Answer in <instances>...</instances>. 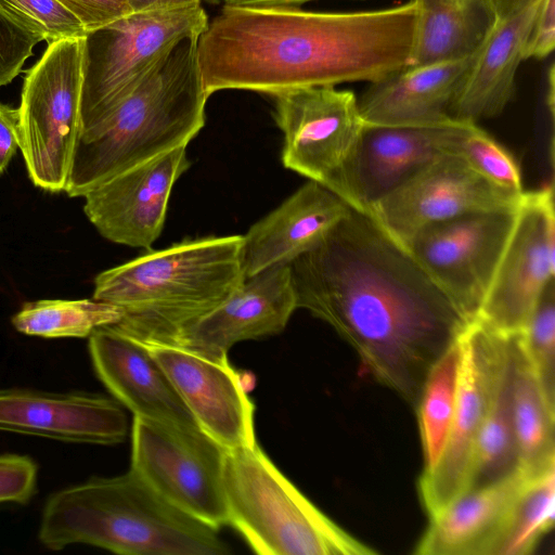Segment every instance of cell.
Masks as SVG:
<instances>
[{
  "label": "cell",
  "instance_id": "cell-1",
  "mask_svg": "<svg viewBox=\"0 0 555 555\" xmlns=\"http://www.w3.org/2000/svg\"><path fill=\"white\" fill-rule=\"evenodd\" d=\"M288 264L297 308L330 324L376 382L411 403L468 323L408 248L354 209Z\"/></svg>",
  "mask_w": 555,
  "mask_h": 555
},
{
  "label": "cell",
  "instance_id": "cell-2",
  "mask_svg": "<svg viewBox=\"0 0 555 555\" xmlns=\"http://www.w3.org/2000/svg\"><path fill=\"white\" fill-rule=\"evenodd\" d=\"M420 9L414 0L371 11L324 13L223 5L197 40L207 95H270L307 87L377 81L412 65Z\"/></svg>",
  "mask_w": 555,
  "mask_h": 555
},
{
  "label": "cell",
  "instance_id": "cell-3",
  "mask_svg": "<svg viewBox=\"0 0 555 555\" xmlns=\"http://www.w3.org/2000/svg\"><path fill=\"white\" fill-rule=\"evenodd\" d=\"M198 36L178 41L113 115L79 135L65 188L83 197L115 176L180 146L205 126V92L197 63Z\"/></svg>",
  "mask_w": 555,
  "mask_h": 555
},
{
  "label": "cell",
  "instance_id": "cell-4",
  "mask_svg": "<svg viewBox=\"0 0 555 555\" xmlns=\"http://www.w3.org/2000/svg\"><path fill=\"white\" fill-rule=\"evenodd\" d=\"M49 550L81 543L124 555H225L217 530L180 511L131 468L51 494L38 533Z\"/></svg>",
  "mask_w": 555,
  "mask_h": 555
},
{
  "label": "cell",
  "instance_id": "cell-5",
  "mask_svg": "<svg viewBox=\"0 0 555 555\" xmlns=\"http://www.w3.org/2000/svg\"><path fill=\"white\" fill-rule=\"evenodd\" d=\"M243 235L186 238L99 273L93 298L125 312L118 330L164 343L220 306L245 281Z\"/></svg>",
  "mask_w": 555,
  "mask_h": 555
},
{
  "label": "cell",
  "instance_id": "cell-6",
  "mask_svg": "<svg viewBox=\"0 0 555 555\" xmlns=\"http://www.w3.org/2000/svg\"><path fill=\"white\" fill-rule=\"evenodd\" d=\"M222 477L229 525L258 554H377L314 506L257 442L225 450Z\"/></svg>",
  "mask_w": 555,
  "mask_h": 555
},
{
  "label": "cell",
  "instance_id": "cell-7",
  "mask_svg": "<svg viewBox=\"0 0 555 555\" xmlns=\"http://www.w3.org/2000/svg\"><path fill=\"white\" fill-rule=\"evenodd\" d=\"M208 25L202 4L132 12L82 39L81 133L105 122L178 41Z\"/></svg>",
  "mask_w": 555,
  "mask_h": 555
},
{
  "label": "cell",
  "instance_id": "cell-8",
  "mask_svg": "<svg viewBox=\"0 0 555 555\" xmlns=\"http://www.w3.org/2000/svg\"><path fill=\"white\" fill-rule=\"evenodd\" d=\"M82 39L48 43L21 94L20 149L35 186L65 191L81 132Z\"/></svg>",
  "mask_w": 555,
  "mask_h": 555
},
{
  "label": "cell",
  "instance_id": "cell-9",
  "mask_svg": "<svg viewBox=\"0 0 555 555\" xmlns=\"http://www.w3.org/2000/svg\"><path fill=\"white\" fill-rule=\"evenodd\" d=\"M272 98L273 118L284 135L283 165L332 191L356 210L352 168L366 125L354 93L318 86Z\"/></svg>",
  "mask_w": 555,
  "mask_h": 555
},
{
  "label": "cell",
  "instance_id": "cell-10",
  "mask_svg": "<svg viewBox=\"0 0 555 555\" xmlns=\"http://www.w3.org/2000/svg\"><path fill=\"white\" fill-rule=\"evenodd\" d=\"M224 452L202 430L133 416L130 468L170 504L216 530L229 525Z\"/></svg>",
  "mask_w": 555,
  "mask_h": 555
},
{
  "label": "cell",
  "instance_id": "cell-11",
  "mask_svg": "<svg viewBox=\"0 0 555 555\" xmlns=\"http://www.w3.org/2000/svg\"><path fill=\"white\" fill-rule=\"evenodd\" d=\"M553 184L524 192L513 227L475 320L491 332L520 335L555 275Z\"/></svg>",
  "mask_w": 555,
  "mask_h": 555
},
{
  "label": "cell",
  "instance_id": "cell-12",
  "mask_svg": "<svg viewBox=\"0 0 555 555\" xmlns=\"http://www.w3.org/2000/svg\"><path fill=\"white\" fill-rule=\"evenodd\" d=\"M516 209L474 211L429 224L406 246L468 322L477 317Z\"/></svg>",
  "mask_w": 555,
  "mask_h": 555
},
{
  "label": "cell",
  "instance_id": "cell-13",
  "mask_svg": "<svg viewBox=\"0 0 555 555\" xmlns=\"http://www.w3.org/2000/svg\"><path fill=\"white\" fill-rule=\"evenodd\" d=\"M508 338L477 320L468 322L459 335L460 382L450 433L439 461L418 480L420 496L429 517L466 491L477 437Z\"/></svg>",
  "mask_w": 555,
  "mask_h": 555
},
{
  "label": "cell",
  "instance_id": "cell-14",
  "mask_svg": "<svg viewBox=\"0 0 555 555\" xmlns=\"http://www.w3.org/2000/svg\"><path fill=\"white\" fill-rule=\"evenodd\" d=\"M522 194L494 185L459 156L444 154L372 203L369 216L406 248L429 224L474 211L516 208Z\"/></svg>",
  "mask_w": 555,
  "mask_h": 555
},
{
  "label": "cell",
  "instance_id": "cell-15",
  "mask_svg": "<svg viewBox=\"0 0 555 555\" xmlns=\"http://www.w3.org/2000/svg\"><path fill=\"white\" fill-rule=\"evenodd\" d=\"M189 167L186 146L177 147L87 192L83 212L104 238L150 250L163 231L172 188Z\"/></svg>",
  "mask_w": 555,
  "mask_h": 555
},
{
  "label": "cell",
  "instance_id": "cell-16",
  "mask_svg": "<svg viewBox=\"0 0 555 555\" xmlns=\"http://www.w3.org/2000/svg\"><path fill=\"white\" fill-rule=\"evenodd\" d=\"M143 344L204 434L225 450L257 442L255 405L228 359H212L177 345Z\"/></svg>",
  "mask_w": 555,
  "mask_h": 555
},
{
  "label": "cell",
  "instance_id": "cell-17",
  "mask_svg": "<svg viewBox=\"0 0 555 555\" xmlns=\"http://www.w3.org/2000/svg\"><path fill=\"white\" fill-rule=\"evenodd\" d=\"M296 309L289 264H275L246 278L220 306L162 344L228 359V351L240 341L283 332Z\"/></svg>",
  "mask_w": 555,
  "mask_h": 555
},
{
  "label": "cell",
  "instance_id": "cell-18",
  "mask_svg": "<svg viewBox=\"0 0 555 555\" xmlns=\"http://www.w3.org/2000/svg\"><path fill=\"white\" fill-rule=\"evenodd\" d=\"M0 431L112 446L128 434L120 403L90 392L0 389Z\"/></svg>",
  "mask_w": 555,
  "mask_h": 555
},
{
  "label": "cell",
  "instance_id": "cell-19",
  "mask_svg": "<svg viewBox=\"0 0 555 555\" xmlns=\"http://www.w3.org/2000/svg\"><path fill=\"white\" fill-rule=\"evenodd\" d=\"M88 349L96 376L133 416L201 430L171 380L146 346L114 325L96 328Z\"/></svg>",
  "mask_w": 555,
  "mask_h": 555
},
{
  "label": "cell",
  "instance_id": "cell-20",
  "mask_svg": "<svg viewBox=\"0 0 555 555\" xmlns=\"http://www.w3.org/2000/svg\"><path fill=\"white\" fill-rule=\"evenodd\" d=\"M539 4L540 0H494L493 21L452 103V117L477 124L504 111L514 95Z\"/></svg>",
  "mask_w": 555,
  "mask_h": 555
},
{
  "label": "cell",
  "instance_id": "cell-21",
  "mask_svg": "<svg viewBox=\"0 0 555 555\" xmlns=\"http://www.w3.org/2000/svg\"><path fill=\"white\" fill-rule=\"evenodd\" d=\"M477 50L466 56L409 66L369 87L358 99L366 126L433 127L449 121L452 103Z\"/></svg>",
  "mask_w": 555,
  "mask_h": 555
},
{
  "label": "cell",
  "instance_id": "cell-22",
  "mask_svg": "<svg viewBox=\"0 0 555 555\" xmlns=\"http://www.w3.org/2000/svg\"><path fill=\"white\" fill-rule=\"evenodd\" d=\"M351 210L338 195L309 180L243 235L245 279L311 250Z\"/></svg>",
  "mask_w": 555,
  "mask_h": 555
},
{
  "label": "cell",
  "instance_id": "cell-23",
  "mask_svg": "<svg viewBox=\"0 0 555 555\" xmlns=\"http://www.w3.org/2000/svg\"><path fill=\"white\" fill-rule=\"evenodd\" d=\"M462 119L433 127L365 126L354 158L351 185L356 210L369 206L423 167L450 154Z\"/></svg>",
  "mask_w": 555,
  "mask_h": 555
},
{
  "label": "cell",
  "instance_id": "cell-24",
  "mask_svg": "<svg viewBox=\"0 0 555 555\" xmlns=\"http://www.w3.org/2000/svg\"><path fill=\"white\" fill-rule=\"evenodd\" d=\"M526 477L518 468L501 480L459 495L430 517L414 554L489 555L504 517Z\"/></svg>",
  "mask_w": 555,
  "mask_h": 555
},
{
  "label": "cell",
  "instance_id": "cell-25",
  "mask_svg": "<svg viewBox=\"0 0 555 555\" xmlns=\"http://www.w3.org/2000/svg\"><path fill=\"white\" fill-rule=\"evenodd\" d=\"M420 9L411 66L463 57L482 43L494 0H414Z\"/></svg>",
  "mask_w": 555,
  "mask_h": 555
},
{
  "label": "cell",
  "instance_id": "cell-26",
  "mask_svg": "<svg viewBox=\"0 0 555 555\" xmlns=\"http://www.w3.org/2000/svg\"><path fill=\"white\" fill-rule=\"evenodd\" d=\"M511 398L519 468L530 476L555 463V406L525 357L519 335L512 338Z\"/></svg>",
  "mask_w": 555,
  "mask_h": 555
},
{
  "label": "cell",
  "instance_id": "cell-27",
  "mask_svg": "<svg viewBox=\"0 0 555 555\" xmlns=\"http://www.w3.org/2000/svg\"><path fill=\"white\" fill-rule=\"evenodd\" d=\"M512 338L493 379L466 491L501 480L519 468L511 398Z\"/></svg>",
  "mask_w": 555,
  "mask_h": 555
},
{
  "label": "cell",
  "instance_id": "cell-28",
  "mask_svg": "<svg viewBox=\"0 0 555 555\" xmlns=\"http://www.w3.org/2000/svg\"><path fill=\"white\" fill-rule=\"evenodd\" d=\"M555 521V463L527 476L514 498L489 555H529Z\"/></svg>",
  "mask_w": 555,
  "mask_h": 555
},
{
  "label": "cell",
  "instance_id": "cell-29",
  "mask_svg": "<svg viewBox=\"0 0 555 555\" xmlns=\"http://www.w3.org/2000/svg\"><path fill=\"white\" fill-rule=\"evenodd\" d=\"M460 369L457 336L430 366L416 402L424 472L435 467L446 447L456 408Z\"/></svg>",
  "mask_w": 555,
  "mask_h": 555
},
{
  "label": "cell",
  "instance_id": "cell-30",
  "mask_svg": "<svg viewBox=\"0 0 555 555\" xmlns=\"http://www.w3.org/2000/svg\"><path fill=\"white\" fill-rule=\"evenodd\" d=\"M124 310L98 299H41L25 302L12 317L18 332L44 338L89 337L93 331L114 325Z\"/></svg>",
  "mask_w": 555,
  "mask_h": 555
},
{
  "label": "cell",
  "instance_id": "cell-31",
  "mask_svg": "<svg viewBox=\"0 0 555 555\" xmlns=\"http://www.w3.org/2000/svg\"><path fill=\"white\" fill-rule=\"evenodd\" d=\"M456 155L494 185L522 194L520 168L513 155L476 122L462 120L451 144Z\"/></svg>",
  "mask_w": 555,
  "mask_h": 555
},
{
  "label": "cell",
  "instance_id": "cell-32",
  "mask_svg": "<svg viewBox=\"0 0 555 555\" xmlns=\"http://www.w3.org/2000/svg\"><path fill=\"white\" fill-rule=\"evenodd\" d=\"M519 343L547 401L555 406V282L543 289Z\"/></svg>",
  "mask_w": 555,
  "mask_h": 555
},
{
  "label": "cell",
  "instance_id": "cell-33",
  "mask_svg": "<svg viewBox=\"0 0 555 555\" xmlns=\"http://www.w3.org/2000/svg\"><path fill=\"white\" fill-rule=\"evenodd\" d=\"M0 9L48 43L85 38L87 34L81 22L57 0H0Z\"/></svg>",
  "mask_w": 555,
  "mask_h": 555
},
{
  "label": "cell",
  "instance_id": "cell-34",
  "mask_svg": "<svg viewBox=\"0 0 555 555\" xmlns=\"http://www.w3.org/2000/svg\"><path fill=\"white\" fill-rule=\"evenodd\" d=\"M41 39L0 9V88L10 83Z\"/></svg>",
  "mask_w": 555,
  "mask_h": 555
},
{
  "label": "cell",
  "instance_id": "cell-35",
  "mask_svg": "<svg viewBox=\"0 0 555 555\" xmlns=\"http://www.w3.org/2000/svg\"><path fill=\"white\" fill-rule=\"evenodd\" d=\"M38 466L28 455L0 454V504H26L37 490Z\"/></svg>",
  "mask_w": 555,
  "mask_h": 555
},
{
  "label": "cell",
  "instance_id": "cell-36",
  "mask_svg": "<svg viewBox=\"0 0 555 555\" xmlns=\"http://www.w3.org/2000/svg\"><path fill=\"white\" fill-rule=\"evenodd\" d=\"M72 12L87 31L105 26L132 10L127 0H57Z\"/></svg>",
  "mask_w": 555,
  "mask_h": 555
},
{
  "label": "cell",
  "instance_id": "cell-37",
  "mask_svg": "<svg viewBox=\"0 0 555 555\" xmlns=\"http://www.w3.org/2000/svg\"><path fill=\"white\" fill-rule=\"evenodd\" d=\"M555 46V0H540L532 28L525 49V61L543 60Z\"/></svg>",
  "mask_w": 555,
  "mask_h": 555
},
{
  "label": "cell",
  "instance_id": "cell-38",
  "mask_svg": "<svg viewBox=\"0 0 555 555\" xmlns=\"http://www.w3.org/2000/svg\"><path fill=\"white\" fill-rule=\"evenodd\" d=\"M20 109L0 102V176L21 145Z\"/></svg>",
  "mask_w": 555,
  "mask_h": 555
},
{
  "label": "cell",
  "instance_id": "cell-39",
  "mask_svg": "<svg viewBox=\"0 0 555 555\" xmlns=\"http://www.w3.org/2000/svg\"><path fill=\"white\" fill-rule=\"evenodd\" d=\"M132 12H144L202 4L203 0H127Z\"/></svg>",
  "mask_w": 555,
  "mask_h": 555
},
{
  "label": "cell",
  "instance_id": "cell-40",
  "mask_svg": "<svg viewBox=\"0 0 555 555\" xmlns=\"http://www.w3.org/2000/svg\"><path fill=\"white\" fill-rule=\"evenodd\" d=\"M313 0H222L224 5L245 8H289Z\"/></svg>",
  "mask_w": 555,
  "mask_h": 555
}]
</instances>
